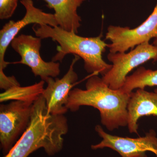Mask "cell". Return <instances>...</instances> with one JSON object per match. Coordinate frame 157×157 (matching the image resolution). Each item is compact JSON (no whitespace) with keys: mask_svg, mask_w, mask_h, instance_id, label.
I'll return each instance as SVG.
<instances>
[{"mask_svg":"<svg viewBox=\"0 0 157 157\" xmlns=\"http://www.w3.org/2000/svg\"><path fill=\"white\" fill-rule=\"evenodd\" d=\"M69 130L64 114L56 115L47 110L42 95L34 102L28 127L8 154L3 157H28L39 148L44 149L49 156L61 151L63 136Z\"/></svg>","mask_w":157,"mask_h":157,"instance_id":"cell-1","label":"cell"},{"mask_svg":"<svg viewBox=\"0 0 157 157\" xmlns=\"http://www.w3.org/2000/svg\"><path fill=\"white\" fill-rule=\"evenodd\" d=\"M131 94L110 88L96 74L90 77L86 90L75 88L69 94L67 108L76 112L82 106L99 110L101 122L109 131L128 125V106Z\"/></svg>","mask_w":157,"mask_h":157,"instance_id":"cell-2","label":"cell"},{"mask_svg":"<svg viewBox=\"0 0 157 157\" xmlns=\"http://www.w3.org/2000/svg\"><path fill=\"white\" fill-rule=\"evenodd\" d=\"M33 29L36 37L42 39L50 38L59 44L52 61L62 62L67 55L73 54L83 59L87 73L100 74L102 76L112 67V65L107 63L102 58L108 44L101 39V34L95 37H82L59 26L36 25Z\"/></svg>","mask_w":157,"mask_h":157,"instance_id":"cell-3","label":"cell"},{"mask_svg":"<svg viewBox=\"0 0 157 157\" xmlns=\"http://www.w3.org/2000/svg\"><path fill=\"white\" fill-rule=\"evenodd\" d=\"M34 102L13 101L0 105V143L8 154L28 127Z\"/></svg>","mask_w":157,"mask_h":157,"instance_id":"cell-4","label":"cell"},{"mask_svg":"<svg viewBox=\"0 0 157 157\" xmlns=\"http://www.w3.org/2000/svg\"><path fill=\"white\" fill-rule=\"evenodd\" d=\"M107 58L112 63V67L102 76V79L110 88L119 90L122 87L128 74L133 69L150 60L157 61V46L149 42H144L127 53L109 52Z\"/></svg>","mask_w":157,"mask_h":157,"instance_id":"cell-5","label":"cell"},{"mask_svg":"<svg viewBox=\"0 0 157 157\" xmlns=\"http://www.w3.org/2000/svg\"><path fill=\"white\" fill-rule=\"evenodd\" d=\"M157 38V2L153 11L139 26L130 29L128 27L110 25L107 29L106 39L111 41L108 44L109 52H125L129 48Z\"/></svg>","mask_w":157,"mask_h":157,"instance_id":"cell-6","label":"cell"},{"mask_svg":"<svg viewBox=\"0 0 157 157\" xmlns=\"http://www.w3.org/2000/svg\"><path fill=\"white\" fill-rule=\"evenodd\" d=\"M95 131L102 140L92 145L93 150L107 147L117 152L122 157H147V153L151 152L157 157V134L152 129L143 137L137 138L110 135L99 125L96 126Z\"/></svg>","mask_w":157,"mask_h":157,"instance_id":"cell-7","label":"cell"},{"mask_svg":"<svg viewBox=\"0 0 157 157\" xmlns=\"http://www.w3.org/2000/svg\"><path fill=\"white\" fill-rule=\"evenodd\" d=\"M42 39L31 35L21 34L16 36L11 42L12 48L21 57L17 63L31 68L35 76H40L45 81L48 77L56 78L59 75V63L45 62L40 54Z\"/></svg>","mask_w":157,"mask_h":157,"instance_id":"cell-8","label":"cell"},{"mask_svg":"<svg viewBox=\"0 0 157 157\" xmlns=\"http://www.w3.org/2000/svg\"><path fill=\"white\" fill-rule=\"evenodd\" d=\"M20 2L26 10L22 19L11 20L6 23L0 31V72H2L9 63L5 60L7 48L20 31L29 25L58 26L54 14L45 13L34 6L32 0H21Z\"/></svg>","mask_w":157,"mask_h":157,"instance_id":"cell-9","label":"cell"},{"mask_svg":"<svg viewBox=\"0 0 157 157\" xmlns=\"http://www.w3.org/2000/svg\"><path fill=\"white\" fill-rule=\"evenodd\" d=\"M79 59V56L75 55L67 72L61 78L54 79L49 77L45 80L47 86L44 88L42 95L45 98L49 113L62 115L67 112V105L69 94L78 79L73 67Z\"/></svg>","mask_w":157,"mask_h":157,"instance_id":"cell-10","label":"cell"},{"mask_svg":"<svg viewBox=\"0 0 157 157\" xmlns=\"http://www.w3.org/2000/svg\"><path fill=\"white\" fill-rule=\"evenodd\" d=\"M128 125L130 133H138V121L144 116L157 117V92L137 89L131 94L128 106Z\"/></svg>","mask_w":157,"mask_h":157,"instance_id":"cell-11","label":"cell"},{"mask_svg":"<svg viewBox=\"0 0 157 157\" xmlns=\"http://www.w3.org/2000/svg\"><path fill=\"white\" fill-rule=\"evenodd\" d=\"M55 11L58 26L65 30L77 34L81 25L77 9L86 0H43Z\"/></svg>","mask_w":157,"mask_h":157,"instance_id":"cell-12","label":"cell"},{"mask_svg":"<svg viewBox=\"0 0 157 157\" xmlns=\"http://www.w3.org/2000/svg\"><path fill=\"white\" fill-rule=\"evenodd\" d=\"M157 86V70L138 68L132 75L126 78L122 87L120 89L124 93L131 94L136 89H144L147 86ZM155 92H157V89Z\"/></svg>","mask_w":157,"mask_h":157,"instance_id":"cell-13","label":"cell"},{"mask_svg":"<svg viewBox=\"0 0 157 157\" xmlns=\"http://www.w3.org/2000/svg\"><path fill=\"white\" fill-rule=\"evenodd\" d=\"M45 81H41L29 86L21 87L13 86L6 90L0 95V101L3 102L12 101H22L34 102L42 94Z\"/></svg>","mask_w":157,"mask_h":157,"instance_id":"cell-14","label":"cell"},{"mask_svg":"<svg viewBox=\"0 0 157 157\" xmlns=\"http://www.w3.org/2000/svg\"><path fill=\"white\" fill-rule=\"evenodd\" d=\"M18 0H0V18L11 17L17 8Z\"/></svg>","mask_w":157,"mask_h":157,"instance_id":"cell-15","label":"cell"},{"mask_svg":"<svg viewBox=\"0 0 157 157\" xmlns=\"http://www.w3.org/2000/svg\"><path fill=\"white\" fill-rule=\"evenodd\" d=\"M153 45L155 46H157V38L155 39L153 42Z\"/></svg>","mask_w":157,"mask_h":157,"instance_id":"cell-16","label":"cell"}]
</instances>
